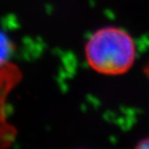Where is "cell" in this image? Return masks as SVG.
<instances>
[{
	"label": "cell",
	"instance_id": "cell-1",
	"mask_svg": "<svg viewBox=\"0 0 149 149\" xmlns=\"http://www.w3.org/2000/svg\"><path fill=\"white\" fill-rule=\"evenodd\" d=\"M136 47L126 30L106 26L94 32L85 45V58L96 72L118 76L129 71L135 63Z\"/></svg>",
	"mask_w": 149,
	"mask_h": 149
},
{
	"label": "cell",
	"instance_id": "cell-2",
	"mask_svg": "<svg viewBox=\"0 0 149 149\" xmlns=\"http://www.w3.org/2000/svg\"><path fill=\"white\" fill-rule=\"evenodd\" d=\"M22 79L20 71L17 66L6 63L0 66V120L5 117V104L9 93Z\"/></svg>",
	"mask_w": 149,
	"mask_h": 149
},
{
	"label": "cell",
	"instance_id": "cell-3",
	"mask_svg": "<svg viewBox=\"0 0 149 149\" xmlns=\"http://www.w3.org/2000/svg\"><path fill=\"white\" fill-rule=\"evenodd\" d=\"M17 130L6 119L0 120V148H6L15 141Z\"/></svg>",
	"mask_w": 149,
	"mask_h": 149
},
{
	"label": "cell",
	"instance_id": "cell-4",
	"mask_svg": "<svg viewBox=\"0 0 149 149\" xmlns=\"http://www.w3.org/2000/svg\"><path fill=\"white\" fill-rule=\"evenodd\" d=\"M13 52V44L6 35L0 31V66L8 63Z\"/></svg>",
	"mask_w": 149,
	"mask_h": 149
},
{
	"label": "cell",
	"instance_id": "cell-5",
	"mask_svg": "<svg viewBox=\"0 0 149 149\" xmlns=\"http://www.w3.org/2000/svg\"><path fill=\"white\" fill-rule=\"evenodd\" d=\"M139 148H149V138L145 139H142L138 143V146Z\"/></svg>",
	"mask_w": 149,
	"mask_h": 149
}]
</instances>
